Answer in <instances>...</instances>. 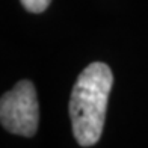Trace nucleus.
Masks as SVG:
<instances>
[{"mask_svg": "<svg viewBox=\"0 0 148 148\" xmlns=\"http://www.w3.org/2000/svg\"><path fill=\"white\" fill-rule=\"evenodd\" d=\"M113 74L104 62H92L79 74L70 97L73 136L80 147L95 145L103 134Z\"/></svg>", "mask_w": 148, "mask_h": 148, "instance_id": "obj_1", "label": "nucleus"}, {"mask_svg": "<svg viewBox=\"0 0 148 148\" xmlns=\"http://www.w3.org/2000/svg\"><path fill=\"white\" fill-rule=\"evenodd\" d=\"M0 124L12 134L35 136L39 124V104L30 80H20L0 97Z\"/></svg>", "mask_w": 148, "mask_h": 148, "instance_id": "obj_2", "label": "nucleus"}, {"mask_svg": "<svg viewBox=\"0 0 148 148\" xmlns=\"http://www.w3.org/2000/svg\"><path fill=\"white\" fill-rule=\"evenodd\" d=\"M23 8L32 14H41L50 6L51 0H20Z\"/></svg>", "mask_w": 148, "mask_h": 148, "instance_id": "obj_3", "label": "nucleus"}]
</instances>
